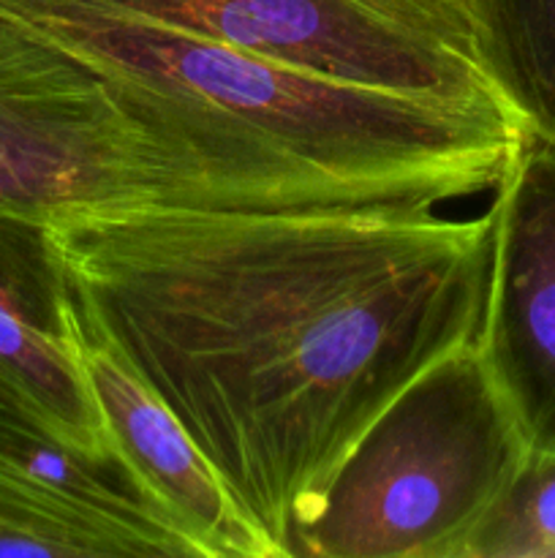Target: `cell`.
Instances as JSON below:
<instances>
[{
    "label": "cell",
    "mask_w": 555,
    "mask_h": 558,
    "mask_svg": "<svg viewBox=\"0 0 555 558\" xmlns=\"http://www.w3.org/2000/svg\"><path fill=\"white\" fill-rule=\"evenodd\" d=\"M439 207L49 218L76 327L174 414L275 558L379 414L473 347L493 221Z\"/></svg>",
    "instance_id": "1"
},
{
    "label": "cell",
    "mask_w": 555,
    "mask_h": 558,
    "mask_svg": "<svg viewBox=\"0 0 555 558\" xmlns=\"http://www.w3.org/2000/svg\"><path fill=\"white\" fill-rule=\"evenodd\" d=\"M229 114L76 58L0 14V213L386 207Z\"/></svg>",
    "instance_id": "2"
},
{
    "label": "cell",
    "mask_w": 555,
    "mask_h": 558,
    "mask_svg": "<svg viewBox=\"0 0 555 558\" xmlns=\"http://www.w3.org/2000/svg\"><path fill=\"white\" fill-rule=\"evenodd\" d=\"M0 14L98 69L229 114L395 205L441 207L495 191L531 140L509 107L341 85L205 38L41 0H0Z\"/></svg>",
    "instance_id": "3"
},
{
    "label": "cell",
    "mask_w": 555,
    "mask_h": 558,
    "mask_svg": "<svg viewBox=\"0 0 555 558\" xmlns=\"http://www.w3.org/2000/svg\"><path fill=\"white\" fill-rule=\"evenodd\" d=\"M528 458L473 343L424 371L365 430L288 558H466Z\"/></svg>",
    "instance_id": "4"
},
{
    "label": "cell",
    "mask_w": 555,
    "mask_h": 558,
    "mask_svg": "<svg viewBox=\"0 0 555 558\" xmlns=\"http://www.w3.org/2000/svg\"><path fill=\"white\" fill-rule=\"evenodd\" d=\"M145 22L288 69L408 98L506 107L479 63L468 0H41Z\"/></svg>",
    "instance_id": "5"
},
{
    "label": "cell",
    "mask_w": 555,
    "mask_h": 558,
    "mask_svg": "<svg viewBox=\"0 0 555 558\" xmlns=\"http://www.w3.org/2000/svg\"><path fill=\"white\" fill-rule=\"evenodd\" d=\"M0 532L27 556H172L177 534L128 458L60 439L0 368Z\"/></svg>",
    "instance_id": "6"
},
{
    "label": "cell",
    "mask_w": 555,
    "mask_h": 558,
    "mask_svg": "<svg viewBox=\"0 0 555 558\" xmlns=\"http://www.w3.org/2000/svg\"><path fill=\"white\" fill-rule=\"evenodd\" d=\"M493 194L477 352L531 456H555V150L528 140Z\"/></svg>",
    "instance_id": "7"
},
{
    "label": "cell",
    "mask_w": 555,
    "mask_h": 558,
    "mask_svg": "<svg viewBox=\"0 0 555 558\" xmlns=\"http://www.w3.org/2000/svg\"><path fill=\"white\" fill-rule=\"evenodd\" d=\"M0 368L60 439L90 458H125L87 385L74 305L41 221L0 213Z\"/></svg>",
    "instance_id": "8"
},
{
    "label": "cell",
    "mask_w": 555,
    "mask_h": 558,
    "mask_svg": "<svg viewBox=\"0 0 555 558\" xmlns=\"http://www.w3.org/2000/svg\"><path fill=\"white\" fill-rule=\"evenodd\" d=\"M79 354L87 385L114 441L183 526L199 558H275L174 414L125 365L82 332Z\"/></svg>",
    "instance_id": "9"
},
{
    "label": "cell",
    "mask_w": 555,
    "mask_h": 558,
    "mask_svg": "<svg viewBox=\"0 0 555 558\" xmlns=\"http://www.w3.org/2000/svg\"><path fill=\"white\" fill-rule=\"evenodd\" d=\"M479 63L528 136L555 150V0H468Z\"/></svg>",
    "instance_id": "10"
},
{
    "label": "cell",
    "mask_w": 555,
    "mask_h": 558,
    "mask_svg": "<svg viewBox=\"0 0 555 558\" xmlns=\"http://www.w3.org/2000/svg\"><path fill=\"white\" fill-rule=\"evenodd\" d=\"M466 558H555V456L528 458Z\"/></svg>",
    "instance_id": "11"
},
{
    "label": "cell",
    "mask_w": 555,
    "mask_h": 558,
    "mask_svg": "<svg viewBox=\"0 0 555 558\" xmlns=\"http://www.w3.org/2000/svg\"><path fill=\"white\" fill-rule=\"evenodd\" d=\"M0 556H27L25 548H22L20 539H14L11 534L0 532Z\"/></svg>",
    "instance_id": "12"
}]
</instances>
